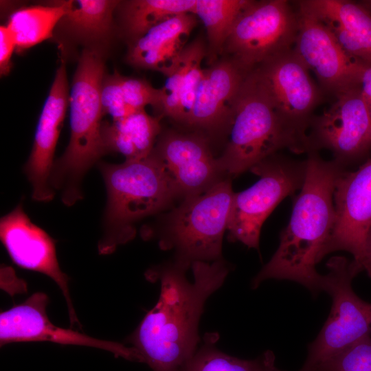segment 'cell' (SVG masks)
Listing matches in <instances>:
<instances>
[{"label":"cell","mask_w":371,"mask_h":371,"mask_svg":"<svg viewBox=\"0 0 371 371\" xmlns=\"http://www.w3.org/2000/svg\"><path fill=\"white\" fill-rule=\"evenodd\" d=\"M230 267L223 258L194 262L174 260L155 265L146 279L159 282L160 294L126 342L153 371H183L201 339L199 324L208 297L224 283Z\"/></svg>","instance_id":"cell-1"},{"label":"cell","mask_w":371,"mask_h":371,"mask_svg":"<svg viewBox=\"0 0 371 371\" xmlns=\"http://www.w3.org/2000/svg\"><path fill=\"white\" fill-rule=\"evenodd\" d=\"M308 154L304 182L289 223L281 232L276 251L253 278L252 289L266 280L276 279L298 282L315 295L322 291L323 275L315 265L325 256L334 229V192L346 169L333 159H323L317 151Z\"/></svg>","instance_id":"cell-2"},{"label":"cell","mask_w":371,"mask_h":371,"mask_svg":"<svg viewBox=\"0 0 371 371\" xmlns=\"http://www.w3.org/2000/svg\"><path fill=\"white\" fill-rule=\"evenodd\" d=\"M98 168L106 187V205L98 251L109 255L134 238L137 221L165 210L179 198L153 151L145 158L122 164L100 162Z\"/></svg>","instance_id":"cell-3"},{"label":"cell","mask_w":371,"mask_h":371,"mask_svg":"<svg viewBox=\"0 0 371 371\" xmlns=\"http://www.w3.org/2000/svg\"><path fill=\"white\" fill-rule=\"evenodd\" d=\"M104 75L101 52L95 48L84 49L69 98V142L63 155L54 161L49 180L54 191L60 192L62 202L69 207L82 199V179L104 155L100 88Z\"/></svg>","instance_id":"cell-4"},{"label":"cell","mask_w":371,"mask_h":371,"mask_svg":"<svg viewBox=\"0 0 371 371\" xmlns=\"http://www.w3.org/2000/svg\"><path fill=\"white\" fill-rule=\"evenodd\" d=\"M229 131V141L218 157L229 177L250 170L282 148L308 153L307 142L285 124L256 69L242 84Z\"/></svg>","instance_id":"cell-5"},{"label":"cell","mask_w":371,"mask_h":371,"mask_svg":"<svg viewBox=\"0 0 371 371\" xmlns=\"http://www.w3.org/2000/svg\"><path fill=\"white\" fill-rule=\"evenodd\" d=\"M234 193L226 177L207 191L181 200L159 225L144 226L142 236L156 240L162 250L173 251L172 260L190 267L194 262L223 259Z\"/></svg>","instance_id":"cell-6"},{"label":"cell","mask_w":371,"mask_h":371,"mask_svg":"<svg viewBox=\"0 0 371 371\" xmlns=\"http://www.w3.org/2000/svg\"><path fill=\"white\" fill-rule=\"evenodd\" d=\"M322 291L332 297L329 316L316 339L308 346L299 371H319L330 359L359 339L371 335V304L353 291V278L363 271L353 260L332 257L326 263Z\"/></svg>","instance_id":"cell-7"},{"label":"cell","mask_w":371,"mask_h":371,"mask_svg":"<svg viewBox=\"0 0 371 371\" xmlns=\"http://www.w3.org/2000/svg\"><path fill=\"white\" fill-rule=\"evenodd\" d=\"M306 170V160L295 161L276 154L252 167L250 171L260 179L248 189L234 193L228 239L258 249L265 221L284 198L302 188Z\"/></svg>","instance_id":"cell-8"},{"label":"cell","mask_w":371,"mask_h":371,"mask_svg":"<svg viewBox=\"0 0 371 371\" xmlns=\"http://www.w3.org/2000/svg\"><path fill=\"white\" fill-rule=\"evenodd\" d=\"M297 14L286 0L250 1L236 19L224 49L246 71L293 48Z\"/></svg>","instance_id":"cell-9"},{"label":"cell","mask_w":371,"mask_h":371,"mask_svg":"<svg viewBox=\"0 0 371 371\" xmlns=\"http://www.w3.org/2000/svg\"><path fill=\"white\" fill-rule=\"evenodd\" d=\"M332 105L313 118L308 153L324 148L346 169L371 153V116L360 85L335 95Z\"/></svg>","instance_id":"cell-10"},{"label":"cell","mask_w":371,"mask_h":371,"mask_svg":"<svg viewBox=\"0 0 371 371\" xmlns=\"http://www.w3.org/2000/svg\"><path fill=\"white\" fill-rule=\"evenodd\" d=\"M297 5L293 50L299 59L314 73L321 86L335 95L359 86L362 74L370 65L346 52L322 21Z\"/></svg>","instance_id":"cell-11"},{"label":"cell","mask_w":371,"mask_h":371,"mask_svg":"<svg viewBox=\"0 0 371 371\" xmlns=\"http://www.w3.org/2000/svg\"><path fill=\"white\" fill-rule=\"evenodd\" d=\"M48 296L43 292L31 295L22 303L0 314V346L15 342L49 341L62 345L87 346L104 350L115 357L142 363L131 346L100 339L54 325L47 315Z\"/></svg>","instance_id":"cell-12"},{"label":"cell","mask_w":371,"mask_h":371,"mask_svg":"<svg viewBox=\"0 0 371 371\" xmlns=\"http://www.w3.org/2000/svg\"><path fill=\"white\" fill-rule=\"evenodd\" d=\"M153 151L164 166L179 199L200 194L229 177L202 133L167 131Z\"/></svg>","instance_id":"cell-13"},{"label":"cell","mask_w":371,"mask_h":371,"mask_svg":"<svg viewBox=\"0 0 371 371\" xmlns=\"http://www.w3.org/2000/svg\"><path fill=\"white\" fill-rule=\"evenodd\" d=\"M285 124L307 142V129L319 93L308 69L293 48L259 65L256 69Z\"/></svg>","instance_id":"cell-14"},{"label":"cell","mask_w":371,"mask_h":371,"mask_svg":"<svg viewBox=\"0 0 371 371\" xmlns=\"http://www.w3.org/2000/svg\"><path fill=\"white\" fill-rule=\"evenodd\" d=\"M336 220L324 256L339 250L366 267V240L371 227V158L357 170H344L334 192Z\"/></svg>","instance_id":"cell-15"},{"label":"cell","mask_w":371,"mask_h":371,"mask_svg":"<svg viewBox=\"0 0 371 371\" xmlns=\"http://www.w3.org/2000/svg\"><path fill=\"white\" fill-rule=\"evenodd\" d=\"M0 238L15 265L55 282L66 301L71 326H80L71 298L69 278L58 263L55 240L31 221L21 203L1 218Z\"/></svg>","instance_id":"cell-16"},{"label":"cell","mask_w":371,"mask_h":371,"mask_svg":"<svg viewBox=\"0 0 371 371\" xmlns=\"http://www.w3.org/2000/svg\"><path fill=\"white\" fill-rule=\"evenodd\" d=\"M69 102L65 65L58 68L49 93L36 128L33 147L24 166L31 183L32 197L36 201L48 202L55 191L50 185L55 148Z\"/></svg>","instance_id":"cell-17"},{"label":"cell","mask_w":371,"mask_h":371,"mask_svg":"<svg viewBox=\"0 0 371 371\" xmlns=\"http://www.w3.org/2000/svg\"><path fill=\"white\" fill-rule=\"evenodd\" d=\"M249 72L232 59L203 69L186 126L209 133L229 130L237 97Z\"/></svg>","instance_id":"cell-18"},{"label":"cell","mask_w":371,"mask_h":371,"mask_svg":"<svg viewBox=\"0 0 371 371\" xmlns=\"http://www.w3.org/2000/svg\"><path fill=\"white\" fill-rule=\"evenodd\" d=\"M196 23L192 13L179 14L160 23L131 43L128 62L134 67L168 76L177 66Z\"/></svg>","instance_id":"cell-19"},{"label":"cell","mask_w":371,"mask_h":371,"mask_svg":"<svg viewBox=\"0 0 371 371\" xmlns=\"http://www.w3.org/2000/svg\"><path fill=\"white\" fill-rule=\"evenodd\" d=\"M297 3L331 32L344 50L371 65V12L348 0H303Z\"/></svg>","instance_id":"cell-20"},{"label":"cell","mask_w":371,"mask_h":371,"mask_svg":"<svg viewBox=\"0 0 371 371\" xmlns=\"http://www.w3.org/2000/svg\"><path fill=\"white\" fill-rule=\"evenodd\" d=\"M161 133L159 119L144 110L112 122H102L101 139L104 154L116 153L126 160L148 157L153 150Z\"/></svg>","instance_id":"cell-21"},{"label":"cell","mask_w":371,"mask_h":371,"mask_svg":"<svg viewBox=\"0 0 371 371\" xmlns=\"http://www.w3.org/2000/svg\"><path fill=\"white\" fill-rule=\"evenodd\" d=\"M196 0H131L120 3L124 30L131 42L175 16L194 13Z\"/></svg>","instance_id":"cell-22"},{"label":"cell","mask_w":371,"mask_h":371,"mask_svg":"<svg viewBox=\"0 0 371 371\" xmlns=\"http://www.w3.org/2000/svg\"><path fill=\"white\" fill-rule=\"evenodd\" d=\"M69 3L70 1H64L53 5H36L14 12L6 25L13 35L16 48L23 50L51 37Z\"/></svg>","instance_id":"cell-23"},{"label":"cell","mask_w":371,"mask_h":371,"mask_svg":"<svg viewBox=\"0 0 371 371\" xmlns=\"http://www.w3.org/2000/svg\"><path fill=\"white\" fill-rule=\"evenodd\" d=\"M218 334L207 333L183 371H284L276 365V357L267 350L254 359L245 360L219 350Z\"/></svg>","instance_id":"cell-24"},{"label":"cell","mask_w":371,"mask_h":371,"mask_svg":"<svg viewBox=\"0 0 371 371\" xmlns=\"http://www.w3.org/2000/svg\"><path fill=\"white\" fill-rule=\"evenodd\" d=\"M120 1L112 0L70 1L60 21L72 34L91 41L106 38L113 28V14Z\"/></svg>","instance_id":"cell-25"},{"label":"cell","mask_w":371,"mask_h":371,"mask_svg":"<svg viewBox=\"0 0 371 371\" xmlns=\"http://www.w3.org/2000/svg\"><path fill=\"white\" fill-rule=\"evenodd\" d=\"M249 0H196L194 14L204 24L209 43V58L214 61L224 49L238 15Z\"/></svg>","instance_id":"cell-26"},{"label":"cell","mask_w":371,"mask_h":371,"mask_svg":"<svg viewBox=\"0 0 371 371\" xmlns=\"http://www.w3.org/2000/svg\"><path fill=\"white\" fill-rule=\"evenodd\" d=\"M188 58L187 66L181 80L177 111L175 121L186 126L189 120L203 69L201 63L206 56L204 44L195 40L187 45Z\"/></svg>","instance_id":"cell-27"},{"label":"cell","mask_w":371,"mask_h":371,"mask_svg":"<svg viewBox=\"0 0 371 371\" xmlns=\"http://www.w3.org/2000/svg\"><path fill=\"white\" fill-rule=\"evenodd\" d=\"M117 90L123 103L133 112L150 105L161 110V89H155L142 79L123 76L115 71Z\"/></svg>","instance_id":"cell-28"},{"label":"cell","mask_w":371,"mask_h":371,"mask_svg":"<svg viewBox=\"0 0 371 371\" xmlns=\"http://www.w3.org/2000/svg\"><path fill=\"white\" fill-rule=\"evenodd\" d=\"M319 371H371V337H363L327 361Z\"/></svg>","instance_id":"cell-29"},{"label":"cell","mask_w":371,"mask_h":371,"mask_svg":"<svg viewBox=\"0 0 371 371\" xmlns=\"http://www.w3.org/2000/svg\"><path fill=\"white\" fill-rule=\"evenodd\" d=\"M16 47L13 35L7 25L0 26V74L7 75L11 68V58Z\"/></svg>","instance_id":"cell-30"},{"label":"cell","mask_w":371,"mask_h":371,"mask_svg":"<svg viewBox=\"0 0 371 371\" xmlns=\"http://www.w3.org/2000/svg\"><path fill=\"white\" fill-rule=\"evenodd\" d=\"M360 88L371 116V65H368L362 74Z\"/></svg>","instance_id":"cell-31"},{"label":"cell","mask_w":371,"mask_h":371,"mask_svg":"<svg viewBox=\"0 0 371 371\" xmlns=\"http://www.w3.org/2000/svg\"><path fill=\"white\" fill-rule=\"evenodd\" d=\"M365 271L371 278V227L370 228L366 240V267Z\"/></svg>","instance_id":"cell-32"},{"label":"cell","mask_w":371,"mask_h":371,"mask_svg":"<svg viewBox=\"0 0 371 371\" xmlns=\"http://www.w3.org/2000/svg\"><path fill=\"white\" fill-rule=\"evenodd\" d=\"M368 10L371 11V0L363 1L361 2Z\"/></svg>","instance_id":"cell-33"}]
</instances>
